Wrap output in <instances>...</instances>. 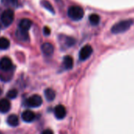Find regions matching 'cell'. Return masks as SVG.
Segmentation results:
<instances>
[{
	"label": "cell",
	"instance_id": "cell-25",
	"mask_svg": "<svg viewBox=\"0 0 134 134\" xmlns=\"http://www.w3.org/2000/svg\"><path fill=\"white\" fill-rule=\"evenodd\" d=\"M0 134H2V133H1V132H0Z\"/></svg>",
	"mask_w": 134,
	"mask_h": 134
},
{
	"label": "cell",
	"instance_id": "cell-23",
	"mask_svg": "<svg viewBox=\"0 0 134 134\" xmlns=\"http://www.w3.org/2000/svg\"><path fill=\"white\" fill-rule=\"evenodd\" d=\"M42 134H54L53 133V131L51 130H43V133Z\"/></svg>",
	"mask_w": 134,
	"mask_h": 134
},
{
	"label": "cell",
	"instance_id": "cell-6",
	"mask_svg": "<svg viewBox=\"0 0 134 134\" xmlns=\"http://www.w3.org/2000/svg\"><path fill=\"white\" fill-rule=\"evenodd\" d=\"M13 66L11 60L8 57H3L0 60V70L2 71H12Z\"/></svg>",
	"mask_w": 134,
	"mask_h": 134
},
{
	"label": "cell",
	"instance_id": "cell-1",
	"mask_svg": "<svg viewBox=\"0 0 134 134\" xmlns=\"http://www.w3.org/2000/svg\"><path fill=\"white\" fill-rule=\"evenodd\" d=\"M133 24V20H122L117 24H115L111 27V32L114 34H119L128 31Z\"/></svg>",
	"mask_w": 134,
	"mask_h": 134
},
{
	"label": "cell",
	"instance_id": "cell-12",
	"mask_svg": "<svg viewBox=\"0 0 134 134\" xmlns=\"http://www.w3.org/2000/svg\"><path fill=\"white\" fill-rule=\"evenodd\" d=\"M10 103L6 99H2L0 100V112L2 113H6L10 109Z\"/></svg>",
	"mask_w": 134,
	"mask_h": 134
},
{
	"label": "cell",
	"instance_id": "cell-19",
	"mask_svg": "<svg viewBox=\"0 0 134 134\" xmlns=\"http://www.w3.org/2000/svg\"><path fill=\"white\" fill-rule=\"evenodd\" d=\"M1 2L7 7H16L17 5V0H1Z\"/></svg>",
	"mask_w": 134,
	"mask_h": 134
},
{
	"label": "cell",
	"instance_id": "cell-2",
	"mask_svg": "<svg viewBox=\"0 0 134 134\" xmlns=\"http://www.w3.org/2000/svg\"><path fill=\"white\" fill-rule=\"evenodd\" d=\"M85 15L84 9L78 5H73L68 9V16L73 20H80Z\"/></svg>",
	"mask_w": 134,
	"mask_h": 134
},
{
	"label": "cell",
	"instance_id": "cell-9",
	"mask_svg": "<svg viewBox=\"0 0 134 134\" xmlns=\"http://www.w3.org/2000/svg\"><path fill=\"white\" fill-rule=\"evenodd\" d=\"M35 118H36L35 113L33 111H30V110L24 111L21 115V119L25 122H32L34 121Z\"/></svg>",
	"mask_w": 134,
	"mask_h": 134
},
{
	"label": "cell",
	"instance_id": "cell-7",
	"mask_svg": "<svg viewBox=\"0 0 134 134\" xmlns=\"http://www.w3.org/2000/svg\"><path fill=\"white\" fill-rule=\"evenodd\" d=\"M54 115L58 119H62L66 117V110L63 105H58L55 107L54 111Z\"/></svg>",
	"mask_w": 134,
	"mask_h": 134
},
{
	"label": "cell",
	"instance_id": "cell-24",
	"mask_svg": "<svg viewBox=\"0 0 134 134\" xmlns=\"http://www.w3.org/2000/svg\"><path fill=\"white\" fill-rule=\"evenodd\" d=\"M2 90H1V88H0V95L2 94Z\"/></svg>",
	"mask_w": 134,
	"mask_h": 134
},
{
	"label": "cell",
	"instance_id": "cell-11",
	"mask_svg": "<svg viewBox=\"0 0 134 134\" xmlns=\"http://www.w3.org/2000/svg\"><path fill=\"white\" fill-rule=\"evenodd\" d=\"M16 36L17 38V39H19L20 41H28V31H24V30H21L20 28H18L16 31Z\"/></svg>",
	"mask_w": 134,
	"mask_h": 134
},
{
	"label": "cell",
	"instance_id": "cell-4",
	"mask_svg": "<svg viewBox=\"0 0 134 134\" xmlns=\"http://www.w3.org/2000/svg\"><path fill=\"white\" fill-rule=\"evenodd\" d=\"M43 103V99L39 95L35 94L26 100V105L29 108H38Z\"/></svg>",
	"mask_w": 134,
	"mask_h": 134
},
{
	"label": "cell",
	"instance_id": "cell-20",
	"mask_svg": "<svg viewBox=\"0 0 134 134\" xmlns=\"http://www.w3.org/2000/svg\"><path fill=\"white\" fill-rule=\"evenodd\" d=\"M17 97V91L16 90H10L7 93V97L9 99H15Z\"/></svg>",
	"mask_w": 134,
	"mask_h": 134
},
{
	"label": "cell",
	"instance_id": "cell-17",
	"mask_svg": "<svg viewBox=\"0 0 134 134\" xmlns=\"http://www.w3.org/2000/svg\"><path fill=\"white\" fill-rule=\"evenodd\" d=\"M89 21L92 25H97L100 21V16L97 14H92L89 16Z\"/></svg>",
	"mask_w": 134,
	"mask_h": 134
},
{
	"label": "cell",
	"instance_id": "cell-18",
	"mask_svg": "<svg viewBox=\"0 0 134 134\" xmlns=\"http://www.w3.org/2000/svg\"><path fill=\"white\" fill-rule=\"evenodd\" d=\"M9 47V41L6 38H0V49H7Z\"/></svg>",
	"mask_w": 134,
	"mask_h": 134
},
{
	"label": "cell",
	"instance_id": "cell-3",
	"mask_svg": "<svg viewBox=\"0 0 134 134\" xmlns=\"http://www.w3.org/2000/svg\"><path fill=\"white\" fill-rule=\"evenodd\" d=\"M14 19V13L11 9H8L5 10L1 15V21L2 24L6 27L9 26Z\"/></svg>",
	"mask_w": 134,
	"mask_h": 134
},
{
	"label": "cell",
	"instance_id": "cell-8",
	"mask_svg": "<svg viewBox=\"0 0 134 134\" xmlns=\"http://www.w3.org/2000/svg\"><path fill=\"white\" fill-rule=\"evenodd\" d=\"M41 50L43 52V53L47 56V57H50L54 53V46L52 44H51L50 42H45L41 46Z\"/></svg>",
	"mask_w": 134,
	"mask_h": 134
},
{
	"label": "cell",
	"instance_id": "cell-14",
	"mask_svg": "<svg viewBox=\"0 0 134 134\" xmlns=\"http://www.w3.org/2000/svg\"><path fill=\"white\" fill-rule=\"evenodd\" d=\"M73 60L70 56H66L63 59V66L66 70H70L73 68Z\"/></svg>",
	"mask_w": 134,
	"mask_h": 134
},
{
	"label": "cell",
	"instance_id": "cell-15",
	"mask_svg": "<svg viewBox=\"0 0 134 134\" xmlns=\"http://www.w3.org/2000/svg\"><path fill=\"white\" fill-rule=\"evenodd\" d=\"M44 95L48 101H51L55 98V92L51 89H47L44 91Z\"/></svg>",
	"mask_w": 134,
	"mask_h": 134
},
{
	"label": "cell",
	"instance_id": "cell-13",
	"mask_svg": "<svg viewBox=\"0 0 134 134\" xmlns=\"http://www.w3.org/2000/svg\"><path fill=\"white\" fill-rule=\"evenodd\" d=\"M6 122H7L9 126L15 127V126H17L18 124H19V119L16 115H10L7 118Z\"/></svg>",
	"mask_w": 134,
	"mask_h": 134
},
{
	"label": "cell",
	"instance_id": "cell-16",
	"mask_svg": "<svg viewBox=\"0 0 134 134\" xmlns=\"http://www.w3.org/2000/svg\"><path fill=\"white\" fill-rule=\"evenodd\" d=\"M41 5H42L46 9H47L48 11H50L51 13H54V9L53 6L51 5V2H48L47 0H42V1H41Z\"/></svg>",
	"mask_w": 134,
	"mask_h": 134
},
{
	"label": "cell",
	"instance_id": "cell-22",
	"mask_svg": "<svg viewBox=\"0 0 134 134\" xmlns=\"http://www.w3.org/2000/svg\"><path fill=\"white\" fill-rule=\"evenodd\" d=\"M43 34L45 35H47V36L51 34V30H50V28L48 27H43Z\"/></svg>",
	"mask_w": 134,
	"mask_h": 134
},
{
	"label": "cell",
	"instance_id": "cell-5",
	"mask_svg": "<svg viewBox=\"0 0 134 134\" xmlns=\"http://www.w3.org/2000/svg\"><path fill=\"white\" fill-rule=\"evenodd\" d=\"M93 49L92 47L89 45L85 46L83 48H81L80 53H79V58L81 60H87L92 53Z\"/></svg>",
	"mask_w": 134,
	"mask_h": 134
},
{
	"label": "cell",
	"instance_id": "cell-21",
	"mask_svg": "<svg viewBox=\"0 0 134 134\" xmlns=\"http://www.w3.org/2000/svg\"><path fill=\"white\" fill-rule=\"evenodd\" d=\"M65 40H66V41H65V44H66L68 47L72 46L75 43V39L73 38L72 37H66Z\"/></svg>",
	"mask_w": 134,
	"mask_h": 134
},
{
	"label": "cell",
	"instance_id": "cell-10",
	"mask_svg": "<svg viewBox=\"0 0 134 134\" xmlns=\"http://www.w3.org/2000/svg\"><path fill=\"white\" fill-rule=\"evenodd\" d=\"M32 22L31 20L29 19H22L18 24V28L21 29V30H24V31H28L29 28L32 27Z\"/></svg>",
	"mask_w": 134,
	"mask_h": 134
}]
</instances>
